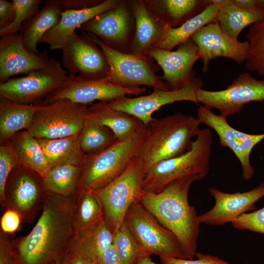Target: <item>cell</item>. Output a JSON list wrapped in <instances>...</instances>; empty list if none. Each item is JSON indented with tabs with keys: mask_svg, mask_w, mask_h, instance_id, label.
I'll use <instances>...</instances> for the list:
<instances>
[{
	"mask_svg": "<svg viewBox=\"0 0 264 264\" xmlns=\"http://www.w3.org/2000/svg\"><path fill=\"white\" fill-rule=\"evenodd\" d=\"M77 194L64 198L47 194L30 232L11 242L19 264H60L75 235L73 214Z\"/></svg>",
	"mask_w": 264,
	"mask_h": 264,
	"instance_id": "6da1fadb",
	"label": "cell"
},
{
	"mask_svg": "<svg viewBox=\"0 0 264 264\" xmlns=\"http://www.w3.org/2000/svg\"><path fill=\"white\" fill-rule=\"evenodd\" d=\"M203 179L195 175L176 180L162 191L154 193L143 190L139 201L165 228L177 238L185 259L195 257L200 225L196 209L188 200L195 181Z\"/></svg>",
	"mask_w": 264,
	"mask_h": 264,
	"instance_id": "7a4b0ae2",
	"label": "cell"
},
{
	"mask_svg": "<svg viewBox=\"0 0 264 264\" xmlns=\"http://www.w3.org/2000/svg\"><path fill=\"white\" fill-rule=\"evenodd\" d=\"M201 124L197 117L180 112L154 118L146 126L136 156L147 171L157 162L183 154L191 149Z\"/></svg>",
	"mask_w": 264,
	"mask_h": 264,
	"instance_id": "3957f363",
	"label": "cell"
},
{
	"mask_svg": "<svg viewBox=\"0 0 264 264\" xmlns=\"http://www.w3.org/2000/svg\"><path fill=\"white\" fill-rule=\"evenodd\" d=\"M212 143L211 131L201 129L188 151L157 162L146 171L143 190L156 193L178 179L195 175L204 178L209 172Z\"/></svg>",
	"mask_w": 264,
	"mask_h": 264,
	"instance_id": "277c9868",
	"label": "cell"
},
{
	"mask_svg": "<svg viewBox=\"0 0 264 264\" xmlns=\"http://www.w3.org/2000/svg\"><path fill=\"white\" fill-rule=\"evenodd\" d=\"M146 130V126L143 125L128 138L117 140L103 151L88 156L83 166L78 190L98 191L121 175L137 155Z\"/></svg>",
	"mask_w": 264,
	"mask_h": 264,
	"instance_id": "5b68a950",
	"label": "cell"
},
{
	"mask_svg": "<svg viewBox=\"0 0 264 264\" xmlns=\"http://www.w3.org/2000/svg\"><path fill=\"white\" fill-rule=\"evenodd\" d=\"M146 172L136 156L121 175L97 191L103 206L104 220L113 234L123 224L130 206L139 201Z\"/></svg>",
	"mask_w": 264,
	"mask_h": 264,
	"instance_id": "8992f818",
	"label": "cell"
},
{
	"mask_svg": "<svg viewBox=\"0 0 264 264\" xmlns=\"http://www.w3.org/2000/svg\"><path fill=\"white\" fill-rule=\"evenodd\" d=\"M123 223L141 249L143 255L185 259L176 236L163 226L139 201L134 202L125 215Z\"/></svg>",
	"mask_w": 264,
	"mask_h": 264,
	"instance_id": "52a82bcc",
	"label": "cell"
},
{
	"mask_svg": "<svg viewBox=\"0 0 264 264\" xmlns=\"http://www.w3.org/2000/svg\"><path fill=\"white\" fill-rule=\"evenodd\" d=\"M67 73L62 62L51 58L44 67L0 83V98L20 104H42L60 87Z\"/></svg>",
	"mask_w": 264,
	"mask_h": 264,
	"instance_id": "ba28073f",
	"label": "cell"
},
{
	"mask_svg": "<svg viewBox=\"0 0 264 264\" xmlns=\"http://www.w3.org/2000/svg\"><path fill=\"white\" fill-rule=\"evenodd\" d=\"M88 34L106 56L110 66V77L113 83L126 88L148 86L154 89L169 90L157 75V69L152 58L114 50L97 37Z\"/></svg>",
	"mask_w": 264,
	"mask_h": 264,
	"instance_id": "9c48e42d",
	"label": "cell"
},
{
	"mask_svg": "<svg viewBox=\"0 0 264 264\" xmlns=\"http://www.w3.org/2000/svg\"><path fill=\"white\" fill-rule=\"evenodd\" d=\"M28 132L37 139H54L80 133L89 109L67 100L41 104Z\"/></svg>",
	"mask_w": 264,
	"mask_h": 264,
	"instance_id": "30bf717a",
	"label": "cell"
},
{
	"mask_svg": "<svg viewBox=\"0 0 264 264\" xmlns=\"http://www.w3.org/2000/svg\"><path fill=\"white\" fill-rule=\"evenodd\" d=\"M47 195L41 176L20 165L11 172L6 182L3 209L15 210L22 222L32 223L43 209Z\"/></svg>",
	"mask_w": 264,
	"mask_h": 264,
	"instance_id": "8fae6325",
	"label": "cell"
},
{
	"mask_svg": "<svg viewBox=\"0 0 264 264\" xmlns=\"http://www.w3.org/2000/svg\"><path fill=\"white\" fill-rule=\"evenodd\" d=\"M146 91L145 87L119 86L113 83L110 76L99 79H88L68 75L60 87L48 96L42 104L67 100L87 106L95 101L109 102L127 95H138Z\"/></svg>",
	"mask_w": 264,
	"mask_h": 264,
	"instance_id": "7c38bea8",
	"label": "cell"
},
{
	"mask_svg": "<svg viewBox=\"0 0 264 264\" xmlns=\"http://www.w3.org/2000/svg\"><path fill=\"white\" fill-rule=\"evenodd\" d=\"M197 99L198 103L211 110H218L221 116L227 118L239 113L246 104L264 101V80H257L250 74L242 72L224 89H198Z\"/></svg>",
	"mask_w": 264,
	"mask_h": 264,
	"instance_id": "4fadbf2b",
	"label": "cell"
},
{
	"mask_svg": "<svg viewBox=\"0 0 264 264\" xmlns=\"http://www.w3.org/2000/svg\"><path fill=\"white\" fill-rule=\"evenodd\" d=\"M80 28L114 50L129 53L135 30L130 0H120L114 7L95 16Z\"/></svg>",
	"mask_w": 264,
	"mask_h": 264,
	"instance_id": "5bb4252c",
	"label": "cell"
},
{
	"mask_svg": "<svg viewBox=\"0 0 264 264\" xmlns=\"http://www.w3.org/2000/svg\"><path fill=\"white\" fill-rule=\"evenodd\" d=\"M62 65L68 75L88 79L110 76L107 59L98 45L88 34L81 30L74 32L61 48Z\"/></svg>",
	"mask_w": 264,
	"mask_h": 264,
	"instance_id": "9a60e30c",
	"label": "cell"
},
{
	"mask_svg": "<svg viewBox=\"0 0 264 264\" xmlns=\"http://www.w3.org/2000/svg\"><path fill=\"white\" fill-rule=\"evenodd\" d=\"M202 80L195 77L187 85L174 90L154 89L150 94L135 97L124 96L109 102L114 109L124 112L148 125L153 119L152 114L162 106L179 101L198 103L197 91L202 88Z\"/></svg>",
	"mask_w": 264,
	"mask_h": 264,
	"instance_id": "2e32d148",
	"label": "cell"
},
{
	"mask_svg": "<svg viewBox=\"0 0 264 264\" xmlns=\"http://www.w3.org/2000/svg\"><path fill=\"white\" fill-rule=\"evenodd\" d=\"M197 118L217 133L220 145L230 149L239 160L242 177L250 179L254 176L255 169L251 165L250 157L254 147L264 139V133L249 134L232 127L225 118L214 113L210 109L200 106L197 110Z\"/></svg>",
	"mask_w": 264,
	"mask_h": 264,
	"instance_id": "e0dca14e",
	"label": "cell"
},
{
	"mask_svg": "<svg viewBox=\"0 0 264 264\" xmlns=\"http://www.w3.org/2000/svg\"><path fill=\"white\" fill-rule=\"evenodd\" d=\"M191 39L198 47L204 73L207 71L209 62L212 59L224 57L240 64L246 61L248 55L247 41L241 42L231 38L217 22L204 26Z\"/></svg>",
	"mask_w": 264,
	"mask_h": 264,
	"instance_id": "ac0fdd59",
	"label": "cell"
},
{
	"mask_svg": "<svg viewBox=\"0 0 264 264\" xmlns=\"http://www.w3.org/2000/svg\"><path fill=\"white\" fill-rule=\"evenodd\" d=\"M148 56L162 69L163 74L160 78L169 90L179 89L189 84L196 77L193 66L200 59L198 47L191 38L175 51L154 47Z\"/></svg>",
	"mask_w": 264,
	"mask_h": 264,
	"instance_id": "d6986e66",
	"label": "cell"
},
{
	"mask_svg": "<svg viewBox=\"0 0 264 264\" xmlns=\"http://www.w3.org/2000/svg\"><path fill=\"white\" fill-rule=\"evenodd\" d=\"M208 191L215 204L211 209L198 216L199 221L200 224L220 226L256 210V203L264 197V182L243 192L228 193L214 187H210Z\"/></svg>",
	"mask_w": 264,
	"mask_h": 264,
	"instance_id": "ffe728a7",
	"label": "cell"
},
{
	"mask_svg": "<svg viewBox=\"0 0 264 264\" xmlns=\"http://www.w3.org/2000/svg\"><path fill=\"white\" fill-rule=\"evenodd\" d=\"M50 60L47 50L29 51L19 33L3 36L0 40V83L13 76L44 67Z\"/></svg>",
	"mask_w": 264,
	"mask_h": 264,
	"instance_id": "44dd1931",
	"label": "cell"
},
{
	"mask_svg": "<svg viewBox=\"0 0 264 264\" xmlns=\"http://www.w3.org/2000/svg\"><path fill=\"white\" fill-rule=\"evenodd\" d=\"M119 0H104L101 3L82 10H66L61 13L59 23L43 36L40 43H46L50 50L61 49L77 28L101 13L117 5Z\"/></svg>",
	"mask_w": 264,
	"mask_h": 264,
	"instance_id": "7402d4cb",
	"label": "cell"
},
{
	"mask_svg": "<svg viewBox=\"0 0 264 264\" xmlns=\"http://www.w3.org/2000/svg\"><path fill=\"white\" fill-rule=\"evenodd\" d=\"M135 20V30L130 52L148 56L162 36L164 25L151 12L144 0H130Z\"/></svg>",
	"mask_w": 264,
	"mask_h": 264,
	"instance_id": "603a6c76",
	"label": "cell"
},
{
	"mask_svg": "<svg viewBox=\"0 0 264 264\" xmlns=\"http://www.w3.org/2000/svg\"><path fill=\"white\" fill-rule=\"evenodd\" d=\"M154 15L164 25L176 28L203 11L209 0H144Z\"/></svg>",
	"mask_w": 264,
	"mask_h": 264,
	"instance_id": "cb8c5ba5",
	"label": "cell"
},
{
	"mask_svg": "<svg viewBox=\"0 0 264 264\" xmlns=\"http://www.w3.org/2000/svg\"><path fill=\"white\" fill-rule=\"evenodd\" d=\"M63 11L55 0H46L36 14L23 23L19 33L29 51L39 52L37 44L46 33L59 23Z\"/></svg>",
	"mask_w": 264,
	"mask_h": 264,
	"instance_id": "d4e9b609",
	"label": "cell"
},
{
	"mask_svg": "<svg viewBox=\"0 0 264 264\" xmlns=\"http://www.w3.org/2000/svg\"><path fill=\"white\" fill-rule=\"evenodd\" d=\"M220 8L209 0V3L203 11L179 26L172 28L165 26L162 36L155 47L172 50L186 42L202 27L217 22V14Z\"/></svg>",
	"mask_w": 264,
	"mask_h": 264,
	"instance_id": "484cf974",
	"label": "cell"
},
{
	"mask_svg": "<svg viewBox=\"0 0 264 264\" xmlns=\"http://www.w3.org/2000/svg\"><path fill=\"white\" fill-rule=\"evenodd\" d=\"M113 234L103 220L75 234L69 251L97 260L98 256L112 244Z\"/></svg>",
	"mask_w": 264,
	"mask_h": 264,
	"instance_id": "4316f807",
	"label": "cell"
},
{
	"mask_svg": "<svg viewBox=\"0 0 264 264\" xmlns=\"http://www.w3.org/2000/svg\"><path fill=\"white\" fill-rule=\"evenodd\" d=\"M80 133L54 139H38L50 169L66 164L84 166L88 155L81 149Z\"/></svg>",
	"mask_w": 264,
	"mask_h": 264,
	"instance_id": "83f0119b",
	"label": "cell"
},
{
	"mask_svg": "<svg viewBox=\"0 0 264 264\" xmlns=\"http://www.w3.org/2000/svg\"><path fill=\"white\" fill-rule=\"evenodd\" d=\"M41 105L17 103L0 98V133L2 139L12 138L21 130H27Z\"/></svg>",
	"mask_w": 264,
	"mask_h": 264,
	"instance_id": "f1b7e54d",
	"label": "cell"
},
{
	"mask_svg": "<svg viewBox=\"0 0 264 264\" xmlns=\"http://www.w3.org/2000/svg\"><path fill=\"white\" fill-rule=\"evenodd\" d=\"M88 108L117 140L128 138L144 125L135 117L113 109L108 102L92 103Z\"/></svg>",
	"mask_w": 264,
	"mask_h": 264,
	"instance_id": "f546056e",
	"label": "cell"
},
{
	"mask_svg": "<svg viewBox=\"0 0 264 264\" xmlns=\"http://www.w3.org/2000/svg\"><path fill=\"white\" fill-rule=\"evenodd\" d=\"M82 168L81 166L66 164L50 169L42 177L47 194L64 198L76 195Z\"/></svg>",
	"mask_w": 264,
	"mask_h": 264,
	"instance_id": "4dcf8cb0",
	"label": "cell"
},
{
	"mask_svg": "<svg viewBox=\"0 0 264 264\" xmlns=\"http://www.w3.org/2000/svg\"><path fill=\"white\" fill-rule=\"evenodd\" d=\"M117 140L113 132L103 125L89 109L80 133L82 151L88 156L94 155L108 148Z\"/></svg>",
	"mask_w": 264,
	"mask_h": 264,
	"instance_id": "1f68e13d",
	"label": "cell"
},
{
	"mask_svg": "<svg viewBox=\"0 0 264 264\" xmlns=\"http://www.w3.org/2000/svg\"><path fill=\"white\" fill-rule=\"evenodd\" d=\"M12 146L21 165L41 177L50 169L38 139L31 136L27 131L20 132L13 140Z\"/></svg>",
	"mask_w": 264,
	"mask_h": 264,
	"instance_id": "d6a6232c",
	"label": "cell"
},
{
	"mask_svg": "<svg viewBox=\"0 0 264 264\" xmlns=\"http://www.w3.org/2000/svg\"><path fill=\"white\" fill-rule=\"evenodd\" d=\"M103 220V206L97 191L78 190L73 214L75 234Z\"/></svg>",
	"mask_w": 264,
	"mask_h": 264,
	"instance_id": "836d02e7",
	"label": "cell"
},
{
	"mask_svg": "<svg viewBox=\"0 0 264 264\" xmlns=\"http://www.w3.org/2000/svg\"><path fill=\"white\" fill-rule=\"evenodd\" d=\"M264 13L253 12L242 9L232 2L220 8L217 22L229 37L238 39L241 32L246 26L261 20Z\"/></svg>",
	"mask_w": 264,
	"mask_h": 264,
	"instance_id": "e575fe53",
	"label": "cell"
},
{
	"mask_svg": "<svg viewBox=\"0 0 264 264\" xmlns=\"http://www.w3.org/2000/svg\"><path fill=\"white\" fill-rule=\"evenodd\" d=\"M246 37L249 52L245 66L249 71L264 76V17L249 26Z\"/></svg>",
	"mask_w": 264,
	"mask_h": 264,
	"instance_id": "d590c367",
	"label": "cell"
},
{
	"mask_svg": "<svg viewBox=\"0 0 264 264\" xmlns=\"http://www.w3.org/2000/svg\"><path fill=\"white\" fill-rule=\"evenodd\" d=\"M112 245L122 264H135L144 256L139 245L124 223L113 234Z\"/></svg>",
	"mask_w": 264,
	"mask_h": 264,
	"instance_id": "8d00e7d4",
	"label": "cell"
},
{
	"mask_svg": "<svg viewBox=\"0 0 264 264\" xmlns=\"http://www.w3.org/2000/svg\"><path fill=\"white\" fill-rule=\"evenodd\" d=\"M15 17L8 26L0 29V38L19 33L23 23L39 11L42 0H13Z\"/></svg>",
	"mask_w": 264,
	"mask_h": 264,
	"instance_id": "74e56055",
	"label": "cell"
},
{
	"mask_svg": "<svg viewBox=\"0 0 264 264\" xmlns=\"http://www.w3.org/2000/svg\"><path fill=\"white\" fill-rule=\"evenodd\" d=\"M21 165L19 157L10 144L0 146V203L4 206V191L7 179L11 172Z\"/></svg>",
	"mask_w": 264,
	"mask_h": 264,
	"instance_id": "f35d334b",
	"label": "cell"
},
{
	"mask_svg": "<svg viewBox=\"0 0 264 264\" xmlns=\"http://www.w3.org/2000/svg\"><path fill=\"white\" fill-rule=\"evenodd\" d=\"M231 223L236 229L264 235V206L260 209L242 214Z\"/></svg>",
	"mask_w": 264,
	"mask_h": 264,
	"instance_id": "ab89813d",
	"label": "cell"
},
{
	"mask_svg": "<svg viewBox=\"0 0 264 264\" xmlns=\"http://www.w3.org/2000/svg\"><path fill=\"white\" fill-rule=\"evenodd\" d=\"M196 260L179 259L174 257L160 258L164 264H231L216 256L196 252Z\"/></svg>",
	"mask_w": 264,
	"mask_h": 264,
	"instance_id": "60d3db41",
	"label": "cell"
},
{
	"mask_svg": "<svg viewBox=\"0 0 264 264\" xmlns=\"http://www.w3.org/2000/svg\"><path fill=\"white\" fill-rule=\"evenodd\" d=\"M22 222L21 217L17 211L7 209L0 219V231L5 234H12L18 230Z\"/></svg>",
	"mask_w": 264,
	"mask_h": 264,
	"instance_id": "b9f144b4",
	"label": "cell"
},
{
	"mask_svg": "<svg viewBox=\"0 0 264 264\" xmlns=\"http://www.w3.org/2000/svg\"><path fill=\"white\" fill-rule=\"evenodd\" d=\"M0 264H19L13 249L11 242L0 231Z\"/></svg>",
	"mask_w": 264,
	"mask_h": 264,
	"instance_id": "7bdbcfd3",
	"label": "cell"
},
{
	"mask_svg": "<svg viewBox=\"0 0 264 264\" xmlns=\"http://www.w3.org/2000/svg\"><path fill=\"white\" fill-rule=\"evenodd\" d=\"M101 0H55L63 11L82 10L95 6L101 3Z\"/></svg>",
	"mask_w": 264,
	"mask_h": 264,
	"instance_id": "ee69618b",
	"label": "cell"
},
{
	"mask_svg": "<svg viewBox=\"0 0 264 264\" xmlns=\"http://www.w3.org/2000/svg\"><path fill=\"white\" fill-rule=\"evenodd\" d=\"M15 17V11L12 1L0 0V29L10 24Z\"/></svg>",
	"mask_w": 264,
	"mask_h": 264,
	"instance_id": "f6af8a7d",
	"label": "cell"
},
{
	"mask_svg": "<svg viewBox=\"0 0 264 264\" xmlns=\"http://www.w3.org/2000/svg\"><path fill=\"white\" fill-rule=\"evenodd\" d=\"M232 2L247 11L264 13V0H232Z\"/></svg>",
	"mask_w": 264,
	"mask_h": 264,
	"instance_id": "bcb514c9",
	"label": "cell"
},
{
	"mask_svg": "<svg viewBox=\"0 0 264 264\" xmlns=\"http://www.w3.org/2000/svg\"><path fill=\"white\" fill-rule=\"evenodd\" d=\"M97 261L98 264H122L112 244L98 256Z\"/></svg>",
	"mask_w": 264,
	"mask_h": 264,
	"instance_id": "7dc6e473",
	"label": "cell"
},
{
	"mask_svg": "<svg viewBox=\"0 0 264 264\" xmlns=\"http://www.w3.org/2000/svg\"><path fill=\"white\" fill-rule=\"evenodd\" d=\"M60 264H98L97 260L90 259L68 251Z\"/></svg>",
	"mask_w": 264,
	"mask_h": 264,
	"instance_id": "c3c4849f",
	"label": "cell"
},
{
	"mask_svg": "<svg viewBox=\"0 0 264 264\" xmlns=\"http://www.w3.org/2000/svg\"><path fill=\"white\" fill-rule=\"evenodd\" d=\"M135 264H159L154 262L151 256L145 255L141 257Z\"/></svg>",
	"mask_w": 264,
	"mask_h": 264,
	"instance_id": "681fc988",
	"label": "cell"
},
{
	"mask_svg": "<svg viewBox=\"0 0 264 264\" xmlns=\"http://www.w3.org/2000/svg\"><path fill=\"white\" fill-rule=\"evenodd\" d=\"M210 2L221 8L231 3L232 0H210Z\"/></svg>",
	"mask_w": 264,
	"mask_h": 264,
	"instance_id": "f907efd6",
	"label": "cell"
},
{
	"mask_svg": "<svg viewBox=\"0 0 264 264\" xmlns=\"http://www.w3.org/2000/svg\"><path fill=\"white\" fill-rule=\"evenodd\" d=\"M59 264V263H57V264Z\"/></svg>",
	"mask_w": 264,
	"mask_h": 264,
	"instance_id": "816d5d0a",
	"label": "cell"
}]
</instances>
